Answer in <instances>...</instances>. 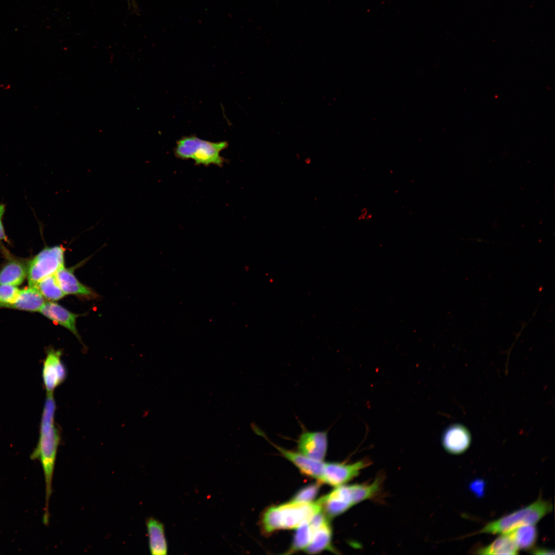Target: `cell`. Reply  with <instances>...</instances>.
I'll return each instance as SVG.
<instances>
[{"label": "cell", "instance_id": "obj_4", "mask_svg": "<svg viewBox=\"0 0 555 555\" xmlns=\"http://www.w3.org/2000/svg\"><path fill=\"white\" fill-rule=\"evenodd\" d=\"M552 509L550 501L540 497L528 506L488 523L478 533L502 534L521 526L535 525Z\"/></svg>", "mask_w": 555, "mask_h": 555}, {"label": "cell", "instance_id": "obj_26", "mask_svg": "<svg viewBox=\"0 0 555 555\" xmlns=\"http://www.w3.org/2000/svg\"><path fill=\"white\" fill-rule=\"evenodd\" d=\"M531 553L536 555H550L554 554V551L553 550L542 548V547H533L531 549Z\"/></svg>", "mask_w": 555, "mask_h": 555}, {"label": "cell", "instance_id": "obj_5", "mask_svg": "<svg viewBox=\"0 0 555 555\" xmlns=\"http://www.w3.org/2000/svg\"><path fill=\"white\" fill-rule=\"evenodd\" d=\"M66 248L62 245L46 247L29 262L27 267L29 286L55 274L64 266Z\"/></svg>", "mask_w": 555, "mask_h": 555}, {"label": "cell", "instance_id": "obj_21", "mask_svg": "<svg viewBox=\"0 0 555 555\" xmlns=\"http://www.w3.org/2000/svg\"><path fill=\"white\" fill-rule=\"evenodd\" d=\"M33 287L38 289L44 298L50 301L60 300L65 295L58 282L55 274L42 279Z\"/></svg>", "mask_w": 555, "mask_h": 555}, {"label": "cell", "instance_id": "obj_18", "mask_svg": "<svg viewBox=\"0 0 555 555\" xmlns=\"http://www.w3.org/2000/svg\"><path fill=\"white\" fill-rule=\"evenodd\" d=\"M27 274V268L22 263L17 260H12L0 271V285H20L24 281Z\"/></svg>", "mask_w": 555, "mask_h": 555}, {"label": "cell", "instance_id": "obj_20", "mask_svg": "<svg viewBox=\"0 0 555 555\" xmlns=\"http://www.w3.org/2000/svg\"><path fill=\"white\" fill-rule=\"evenodd\" d=\"M291 545L287 552V554L304 550L310 543L314 531L308 520L302 523L297 528Z\"/></svg>", "mask_w": 555, "mask_h": 555}, {"label": "cell", "instance_id": "obj_10", "mask_svg": "<svg viewBox=\"0 0 555 555\" xmlns=\"http://www.w3.org/2000/svg\"><path fill=\"white\" fill-rule=\"evenodd\" d=\"M327 431H309L303 428L297 440L298 452L311 459L323 461L328 448Z\"/></svg>", "mask_w": 555, "mask_h": 555}, {"label": "cell", "instance_id": "obj_12", "mask_svg": "<svg viewBox=\"0 0 555 555\" xmlns=\"http://www.w3.org/2000/svg\"><path fill=\"white\" fill-rule=\"evenodd\" d=\"M55 275L65 295H74L88 299L98 297L91 288L82 283L77 278L73 268H66L64 266L59 269Z\"/></svg>", "mask_w": 555, "mask_h": 555}, {"label": "cell", "instance_id": "obj_8", "mask_svg": "<svg viewBox=\"0 0 555 555\" xmlns=\"http://www.w3.org/2000/svg\"><path fill=\"white\" fill-rule=\"evenodd\" d=\"M253 431L257 435L265 438L275 447L287 459L294 465L300 472L304 475L321 481L325 462L307 457L299 452L284 449L279 446L269 439L264 432L255 424H251ZM321 483V482H320Z\"/></svg>", "mask_w": 555, "mask_h": 555}, {"label": "cell", "instance_id": "obj_11", "mask_svg": "<svg viewBox=\"0 0 555 555\" xmlns=\"http://www.w3.org/2000/svg\"><path fill=\"white\" fill-rule=\"evenodd\" d=\"M39 312L54 323L68 329L81 342L76 327L79 314L70 311L53 301L45 302Z\"/></svg>", "mask_w": 555, "mask_h": 555}, {"label": "cell", "instance_id": "obj_7", "mask_svg": "<svg viewBox=\"0 0 555 555\" xmlns=\"http://www.w3.org/2000/svg\"><path fill=\"white\" fill-rule=\"evenodd\" d=\"M67 375L66 366L62 360L61 351L48 349L42 368V378L46 394H53L55 389L65 381Z\"/></svg>", "mask_w": 555, "mask_h": 555}, {"label": "cell", "instance_id": "obj_6", "mask_svg": "<svg viewBox=\"0 0 555 555\" xmlns=\"http://www.w3.org/2000/svg\"><path fill=\"white\" fill-rule=\"evenodd\" d=\"M371 465L364 459L352 464L332 462L325 463L320 482L334 487L344 485L358 476L361 471Z\"/></svg>", "mask_w": 555, "mask_h": 555}, {"label": "cell", "instance_id": "obj_24", "mask_svg": "<svg viewBox=\"0 0 555 555\" xmlns=\"http://www.w3.org/2000/svg\"><path fill=\"white\" fill-rule=\"evenodd\" d=\"M469 488L477 497H480L485 493V482L482 479H476L471 483Z\"/></svg>", "mask_w": 555, "mask_h": 555}, {"label": "cell", "instance_id": "obj_19", "mask_svg": "<svg viewBox=\"0 0 555 555\" xmlns=\"http://www.w3.org/2000/svg\"><path fill=\"white\" fill-rule=\"evenodd\" d=\"M509 532L519 549H531L538 539V531L534 525L521 526Z\"/></svg>", "mask_w": 555, "mask_h": 555}, {"label": "cell", "instance_id": "obj_9", "mask_svg": "<svg viewBox=\"0 0 555 555\" xmlns=\"http://www.w3.org/2000/svg\"><path fill=\"white\" fill-rule=\"evenodd\" d=\"M318 501L323 512L328 518L343 514L355 505L352 485H342L336 487Z\"/></svg>", "mask_w": 555, "mask_h": 555}, {"label": "cell", "instance_id": "obj_15", "mask_svg": "<svg viewBox=\"0 0 555 555\" xmlns=\"http://www.w3.org/2000/svg\"><path fill=\"white\" fill-rule=\"evenodd\" d=\"M332 530L329 518L314 531L313 536L304 551L308 554H316L324 550L337 552L332 542Z\"/></svg>", "mask_w": 555, "mask_h": 555}, {"label": "cell", "instance_id": "obj_22", "mask_svg": "<svg viewBox=\"0 0 555 555\" xmlns=\"http://www.w3.org/2000/svg\"><path fill=\"white\" fill-rule=\"evenodd\" d=\"M321 484L318 481L303 487L293 495L290 501L301 503L312 502L319 492Z\"/></svg>", "mask_w": 555, "mask_h": 555}, {"label": "cell", "instance_id": "obj_3", "mask_svg": "<svg viewBox=\"0 0 555 555\" xmlns=\"http://www.w3.org/2000/svg\"><path fill=\"white\" fill-rule=\"evenodd\" d=\"M228 145L226 141L212 142L192 135L183 136L176 141L173 152L177 158L192 159L196 165H215L222 168L227 160L220 153Z\"/></svg>", "mask_w": 555, "mask_h": 555}, {"label": "cell", "instance_id": "obj_17", "mask_svg": "<svg viewBox=\"0 0 555 555\" xmlns=\"http://www.w3.org/2000/svg\"><path fill=\"white\" fill-rule=\"evenodd\" d=\"M513 538L510 532L502 533L489 545L477 549L478 554H517L519 551Z\"/></svg>", "mask_w": 555, "mask_h": 555}, {"label": "cell", "instance_id": "obj_2", "mask_svg": "<svg viewBox=\"0 0 555 555\" xmlns=\"http://www.w3.org/2000/svg\"><path fill=\"white\" fill-rule=\"evenodd\" d=\"M321 511L322 507L318 501L308 503L289 501L268 508L262 514L261 526L267 534L281 529L296 528Z\"/></svg>", "mask_w": 555, "mask_h": 555}, {"label": "cell", "instance_id": "obj_16", "mask_svg": "<svg viewBox=\"0 0 555 555\" xmlns=\"http://www.w3.org/2000/svg\"><path fill=\"white\" fill-rule=\"evenodd\" d=\"M45 301L38 289L33 286L20 289L19 293L11 308L35 312L40 310Z\"/></svg>", "mask_w": 555, "mask_h": 555}, {"label": "cell", "instance_id": "obj_13", "mask_svg": "<svg viewBox=\"0 0 555 555\" xmlns=\"http://www.w3.org/2000/svg\"><path fill=\"white\" fill-rule=\"evenodd\" d=\"M471 441V435L468 430L459 424L449 427L441 437V443L444 449L454 455L464 453L469 448Z\"/></svg>", "mask_w": 555, "mask_h": 555}, {"label": "cell", "instance_id": "obj_23", "mask_svg": "<svg viewBox=\"0 0 555 555\" xmlns=\"http://www.w3.org/2000/svg\"><path fill=\"white\" fill-rule=\"evenodd\" d=\"M20 289L10 285H0V308H9L16 299Z\"/></svg>", "mask_w": 555, "mask_h": 555}, {"label": "cell", "instance_id": "obj_25", "mask_svg": "<svg viewBox=\"0 0 555 555\" xmlns=\"http://www.w3.org/2000/svg\"><path fill=\"white\" fill-rule=\"evenodd\" d=\"M5 211V206L4 204H0V240H4L8 242V240L6 235L2 223V218Z\"/></svg>", "mask_w": 555, "mask_h": 555}, {"label": "cell", "instance_id": "obj_14", "mask_svg": "<svg viewBox=\"0 0 555 555\" xmlns=\"http://www.w3.org/2000/svg\"><path fill=\"white\" fill-rule=\"evenodd\" d=\"M145 524L151 554H166L168 548L163 524L157 519L150 517L146 520Z\"/></svg>", "mask_w": 555, "mask_h": 555}, {"label": "cell", "instance_id": "obj_1", "mask_svg": "<svg viewBox=\"0 0 555 555\" xmlns=\"http://www.w3.org/2000/svg\"><path fill=\"white\" fill-rule=\"evenodd\" d=\"M53 394H46L40 426L39 437L31 458L39 459L44 472L45 483V509L43 522L49 520V501L52 492V482L61 432L54 420L56 404Z\"/></svg>", "mask_w": 555, "mask_h": 555}]
</instances>
